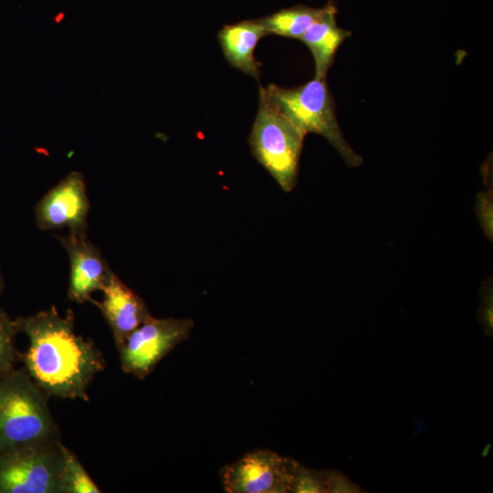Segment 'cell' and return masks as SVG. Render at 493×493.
I'll return each mask as SVG.
<instances>
[{"mask_svg": "<svg viewBox=\"0 0 493 493\" xmlns=\"http://www.w3.org/2000/svg\"><path fill=\"white\" fill-rule=\"evenodd\" d=\"M336 13L337 7L332 2H329L321 16L309 26L299 39L312 54L316 79H326L338 48L351 36L350 30L338 26Z\"/></svg>", "mask_w": 493, "mask_h": 493, "instance_id": "12", "label": "cell"}, {"mask_svg": "<svg viewBox=\"0 0 493 493\" xmlns=\"http://www.w3.org/2000/svg\"><path fill=\"white\" fill-rule=\"evenodd\" d=\"M263 89L269 101L304 136L308 133L321 135L336 149L348 166L362 164V156L348 144L341 131L326 79H313L288 89L269 84Z\"/></svg>", "mask_w": 493, "mask_h": 493, "instance_id": "3", "label": "cell"}, {"mask_svg": "<svg viewBox=\"0 0 493 493\" xmlns=\"http://www.w3.org/2000/svg\"><path fill=\"white\" fill-rule=\"evenodd\" d=\"M56 237L69 258L68 299L78 303L89 302L93 292L102 290L112 269L87 234L69 232Z\"/></svg>", "mask_w": 493, "mask_h": 493, "instance_id": "9", "label": "cell"}, {"mask_svg": "<svg viewBox=\"0 0 493 493\" xmlns=\"http://www.w3.org/2000/svg\"><path fill=\"white\" fill-rule=\"evenodd\" d=\"M4 278H3V275H2V272H1V269H0V293L3 291L4 289Z\"/></svg>", "mask_w": 493, "mask_h": 493, "instance_id": "17", "label": "cell"}, {"mask_svg": "<svg viewBox=\"0 0 493 493\" xmlns=\"http://www.w3.org/2000/svg\"><path fill=\"white\" fill-rule=\"evenodd\" d=\"M298 462L269 449H256L220 472L227 493L291 492Z\"/></svg>", "mask_w": 493, "mask_h": 493, "instance_id": "7", "label": "cell"}, {"mask_svg": "<svg viewBox=\"0 0 493 493\" xmlns=\"http://www.w3.org/2000/svg\"><path fill=\"white\" fill-rule=\"evenodd\" d=\"M47 397L26 370L0 374V454L58 440Z\"/></svg>", "mask_w": 493, "mask_h": 493, "instance_id": "2", "label": "cell"}, {"mask_svg": "<svg viewBox=\"0 0 493 493\" xmlns=\"http://www.w3.org/2000/svg\"><path fill=\"white\" fill-rule=\"evenodd\" d=\"M62 456L61 493H100L77 456L60 443Z\"/></svg>", "mask_w": 493, "mask_h": 493, "instance_id": "14", "label": "cell"}, {"mask_svg": "<svg viewBox=\"0 0 493 493\" xmlns=\"http://www.w3.org/2000/svg\"><path fill=\"white\" fill-rule=\"evenodd\" d=\"M330 2H332V0H330Z\"/></svg>", "mask_w": 493, "mask_h": 493, "instance_id": "18", "label": "cell"}, {"mask_svg": "<svg viewBox=\"0 0 493 493\" xmlns=\"http://www.w3.org/2000/svg\"><path fill=\"white\" fill-rule=\"evenodd\" d=\"M15 320L0 309V374L14 369L18 359V351L14 345L15 336L18 333Z\"/></svg>", "mask_w": 493, "mask_h": 493, "instance_id": "15", "label": "cell"}, {"mask_svg": "<svg viewBox=\"0 0 493 493\" xmlns=\"http://www.w3.org/2000/svg\"><path fill=\"white\" fill-rule=\"evenodd\" d=\"M101 291V301L91 299L89 302L101 311L118 349L126 338L152 315L143 299L125 285L113 270L110 271Z\"/></svg>", "mask_w": 493, "mask_h": 493, "instance_id": "10", "label": "cell"}, {"mask_svg": "<svg viewBox=\"0 0 493 493\" xmlns=\"http://www.w3.org/2000/svg\"><path fill=\"white\" fill-rule=\"evenodd\" d=\"M267 35L257 18L224 26L217 38L228 63L258 80L261 63L255 58L254 51L257 42Z\"/></svg>", "mask_w": 493, "mask_h": 493, "instance_id": "11", "label": "cell"}, {"mask_svg": "<svg viewBox=\"0 0 493 493\" xmlns=\"http://www.w3.org/2000/svg\"><path fill=\"white\" fill-rule=\"evenodd\" d=\"M15 320L28 338L18 359L35 383L47 396L89 401L88 388L106 362L91 340L75 332L73 311L61 316L52 306Z\"/></svg>", "mask_w": 493, "mask_h": 493, "instance_id": "1", "label": "cell"}, {"mask_svg": "<svg viewBox=\"0 0 493 493\" xmlns=\"http://www.w3.org/2000/svg\"><path fill=\"white\" fill-rule=\"evenodd\" d=\"M324 11L325 6L314 8L305 5H296L258 19L267 35L299 40L309 26L320 18Z\"/></svg>", "mask_w": 493, "mask_h": 493, "instance_id": "13", "label": "cell"}, {"mask_svg": "<svg viewBox=\"0 0 493 493\" xmlns=\"http://www.w3.org/2000/svg\"><path fill=\"white\" fill-rule=\"evenodd\" d=\"M304 138L259 86L258 110L248 143L252 155L285 192L297 185Z\"/></svg>", "mask_w": 493, "mask_h": 493, "instance_id": "4", "label": "cell"}, {"mask_svg": "<svg viewBox=\"0 0 493 493\" xmlns=\"http://www.w3.org/2000/svg\"><path fill=\"white\" fill-rule=\"evenodd\" d=\"M476 210L486 235L492 239V190L481 193L477 197Z\"/></svg>", "mask_w": 493, "mask_h": 493, "instance_id": "16", "label": "cell"}, {"mask_svg": "<svg viewBox=\"0 0 493 493\" xmlns=\"http://www.w3.org/2000/svg\"><path fill=\"white\" fill-rule=\"evenodd\" d=\"M192 319L149 317L118 348L125 373L145 379L193 330Z\"/></svg>", "mask_w": 493, "mask_h": 493, "instance_id": "6", "label": "cell"}, {"mask_svg": "<svg viewBox=\"0 0 493 493\" xmlns=\"http://www.w3.org/2000/svg\"><path fill=\"white\" fill-rule=\"evenodd\" d=\"M89 201L82 173H68L38 201L35 217L41 230L68 228L87 234Z\"/></svg>", "mask_w": 493, "mask_h": 493, "instance_id": "8", "label": "cell"}, {"mask_svg": "<svg viewBox=\"0 0 493 493\" xmlns=\"http://www.w3.org/2000/svg\"><path fill=\"white\" fill-rule=\"evenodd\" d=\"M58 440L0 454V493H61Z\"/></svg>", "mask_w": 493, "mask_h": 493, "instance_id": "5", "label": "cell"}]
</instances>
